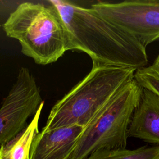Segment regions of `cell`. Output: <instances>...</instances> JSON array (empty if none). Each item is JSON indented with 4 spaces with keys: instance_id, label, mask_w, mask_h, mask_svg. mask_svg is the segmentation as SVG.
Listing matches in <instances>:
<instances>
[{
    "instance_id": "3",
    "label": "cell",
    "mask_w": 159,
    "mask_h": 159,
    "mask_svg": "<svg viewBox=\"0 0 159 159\" xmlns=\"http://www.w3.org/2000/svg\"><path fill=\"white\" fill-rule=\"evenodd\" d=\"M3 29L7 36L19 42L21 52L37 64L55 62L67 51L66 29L52 5L22 2L9 14Z\"/></svg>"
},
{
    "instance_id": "12",
    "label": "cell",
    "mask_w": 159,
    "mask_h": 159,
    "mask_svg": "<svg viewBox=\"0 0 159 159\" xmlns=\"http://www.w3.org/2000/svg\"><path fill=\"white\" fill-rule=\"evenodd\" d=\"M153 64L159 68V55L155 58V61H153Z\"/></svg>"
},
{
    "instance_id": "6",
    "label": "cell",
    "mask_w": 159,
    "mask_h": 159,
    "mask_svg": "<svg viewBox=\"0 0 159 159\" xmlns=\"http://www.w3.org/2000/svg\"><path fill=\"white\" fill-rule=\"evenodd\" d=\"M43 102L34 76L28 68L21 67L0 107V145L21 132Z\"/></svg>"
},
{
    "instance_id": "1",
    "label": "cell",
    "mask_w": 159,
    "mask_h": 159,
    "mask_svg": "<svg viewBox=\"0 0 159 159\" xmlns=\"http://www.w3.org/2000/svg\"><path fill=\"white\" fill-rule=\"evenodd\" d=\"M66 29L67 51L88 55L93 65L138 69L146 66V47L131 35L106 20L91 7L66 1L50 0Z\"/></svg>"
},
{
    "instance_id": "8",
    "label": "cell",
    "mask_w": 159,
    "mask_h": 159,
    "mask_svg": "<svg viewBox=\"0 0 159 159\" xmlns=\"http://www.w3.org/2000/svg\"><path fill=\"white\" fill-rule=\"evenodd\" d=\"M128 135L159 146V97L148 89L143 88Z\"/></svg>"
},
{
    "instance_id": "9",
    "label": "cell",
    "mask_w": 159,
    "mask_h": 159,
    "mask_svg": "<svg viewBox=\"0 0 159 159\" xmlns=\"http://www.w3.org/2000/svg\"><path fill=\"white\" fill-rule=\"evenodd\" d=\"M44 101L27 126L9 142L0 146V159H30L32 144L39 132V118Z\"/></svg>"
},
{
    "instance_id": "7",
    "label": "cell",
    "mask_w": 159,
    "mask_h": 159,
    "mask_svg": "<svg viewBox=\"0 0 159 159\" xmlns=\"http://www.w3.org/2000/svg\"><path fill=\"white\" fill-rule=\"evenodd\" d=\"M84 128L70 125L42 130L33 140L30 159H70Z\"/></svg>"
},
{
    "instance_id": "5",
    "label": "cell",
    "mask_w": 159,
    "mask_h": 159,
    "mask_svg": "<svg viewBox=\"0 0 159 159\" xmlns=\"http://www.w3.org/2000/svg\"><path fill=\"white\" fill-rule=\"evenodd\" d=\"M91 7L146 47L159 40V0L98 1Z\"/></svg>"
},
{
    "instance_id": "13",
    "label": "cell",
    "mask_w": 159,
    "mask_h": 159,
    "mask_svg": "<svg viewBox=\"0 0 159 159\" xmlns=\"http://www.w3.org/2000/svg\"><path fill=\"white\" fill-rule=\"evenodd\" d=\"M0 27H1V25H0Z\"/></svg>"
},
{
    "instance_id": "4",
    "label": "cell",
    "mask_w": 159,
    "mask_h": 159,
    "mask_svg": "<svg viewBox=\"0 0 159 159\" xmlns=\"http://www.w3.org/2000/svg\"><path fill=\"white\" fill-rule=\"evenodd\" d=\"M142 91L134 78L125 83L84 128L70 159H86L101 150L126 148L129 125Z\"/></svg>"
},
{
    "instance_id": "2",
    "label": "cell",
    "mask_w": 159,
    "mask_h": 159,
    "mask_svg": "<svg viewBox=\"0 0 159 159\" xmlns=\"http://www.w3.org/2000/svg\"><path fill=\"white\" fill-rule=\"evenodd\" d=\"M137 69L93 65L89 73L52 107L43 130L80 125L85 127Z\"/></svg>"
},
{
    "instance_id": "10",
    "label": "cell",
    "mask_w": 159,
    "mask_h": 159,
    "mask_svg": "<svg viewBox=\"0 0 159 159\" xmlns=\"http://www.w3.org/2000/svg\"><path fill=\"white\" fill-rule=\"evenodd\" d=\"M86 159H159V146H143L135 149H106L94 152Z\"/></svg>"
},
{
    "instance_id": "11",
    "label": "cell",
    "mask_w": 159,
    "mask_h": 159,
    "mask_svg": "<svg viewBox=\"0 0 159 159\" xmlns=\"http://www.w3.org/2000/svg\"><path fill=\"white\" fill-rule=\"evenodd\" d=\"M134 78L143 89H148L159 97V68L152 64L135 70Z\"/></svg>"
}]
</instances>
